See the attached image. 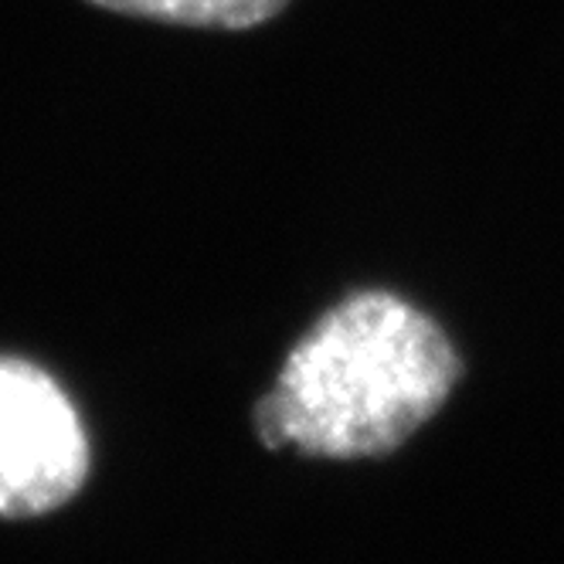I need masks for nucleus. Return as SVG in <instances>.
<instances>
[{
	"label": "nucleus",
	"instance_id": "obj_1",
	"mask_svg": "<svg viewBox=\"0 0 564 564\" xmlns=\"http://www.w3.org/2000/svg\"><path fill=\"white\" fill-rule=\"evenodd\" d=\"M463 360L435 319L384 290L330 306L296 340L256 429L269 449L368 459L398 449L449 401Z\"/></svg>",
	"mask_w": 564,
	"mask_h": 564
},
{
	"label": "nucleus",
	"instance_id": "obj_2",
	"mask_svg": "<svg viewBox=\"0 0 564 564\" xmlns=\"http://www.w3.org/2000/svg\"><path fill=\"white\" fill-rule=\"evenodd\" d=\"M89 438L65 388L0 354V517H42L83 490Z\"/></svg>",
	"mask_w": 564,
	"mask_h": 564
},
{
	"label": "nucleus",
	"instance_id": "obj_3",
	"mask_svg": "<svg viewBox=\"0 0 564 564\" xmlns=\"http://www.w3.org/2000/svg\"><path fill=\"white\" fill-rule=\"evenodd\" d=\"M89 4L177 28L249 31L272 21L290 0H89Z\"/></svg>",
	"mask_w": 564,
	"mask_h": 564
}]
</instances>
